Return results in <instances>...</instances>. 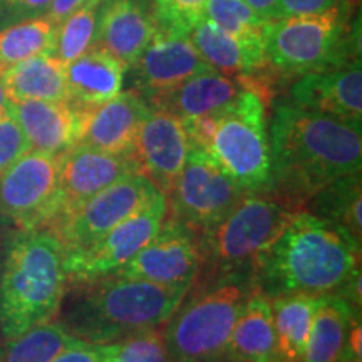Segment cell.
<instances>
[{
    "label": "cell",
    "mask_w": 362,
    "mask_h": 362,
    "mask_svg": "<svg viewBox=\"0 0 362 362\" xmlns=\"http://www.w3.org/2000/svg\"><path fill=\"white\" fill-rule=\"evenodd\" d=\"M7 98L17 101H69L66 64L56 56H35L0 71Z\"/></svg>",
    "instance_id": "cell-26"
},
{
    "label": "cell",
    "mask_w": 362,
    "mask_h": 362,
    "mask_svg": "<svg viewBox=\"0 0 362 362\" xmlns=\"http://www.w3.org/2000/svg\"><path fill=\"white\" fill-rule=\"evenodd\" d=\"M93 2V0H52L51 7L47 8L44 17H47L49 21L59 25L62 21L67 19L72 12H76L86 4Z\"/></svg>",
    "instance_id": "cell-39"
},
{
    "label": "cell",
    "mask_w": 362,
    "mask_h": 362,
    "mask_svg": "<svg viewBox=\"0 0 362 362\" xmlns=\"http://www.w3.org/2000/svg\"><path fill=\"white\" fill-rule=\"evenodd\" d=\"M361 173L339 178L307 202L305 210L336 226L356 243H362Z\"/></svg>",
    "instance_id": "cell-27"
},
{
    "label": "cell",
    "mask_w": 362,
    "mask_h": 362,
    "mask_svg": "<svg viewBox=\"0 0 362 362\" xmlns=\"http://www.w3.org/2000/svg\"><path fill=\"white\" fill-rule=\"evenodd\" d=\"M206 0H153L156 25L176 35H189L205 17Z\"/></svg>",
    "instance_id": "cell-34"
},
{
    "label": "cell",
    "mask_w": 362,
    "mask_h": 362,
    "mask_svg": "<svg viewBox=\"0 0 362 362\" xmlns=\"http://www.w3.org/2000/svg\"><path fill=\"white\" fill-rule=\"evenodd\" d=\"M101 362H173L165 341V324L123 341L96 344Z\"/></svg>",
    "instance_id": "cell-32"
},
{
    "label": "cell",
    "mask_w": 362,
    "mask_h": 362,
    "mask_svg": "<svg viewBox=\"0 0 362 362\" xmlns=\"http://www.w3.org/2000/svg\"><path fill=\"white\" fill-rule=\"evenodd\" d=\"M337 362H361V357L354 356L349 349H346V347H344L342 354H341V357H339Z\"/></svg>",
    "instance_id": "cell-44"
},
{
    "label": "cell",
    "mask_w": 362,
    "mask_h": 362,
    "mask_svg": "<svg viewBox=\"0 0 362 362\" xmlns=\"http://www.w3.org/2000/svg\"><path fill=\"white\" fill-rule=\"evenodd\" d=\"M149 104L134 89L121 90L111 101L86 111L79 143L115 155H131Z\"/></svg>",
    "instance_id": "cell-20"
},
{
    "label": "cell",
    "mask_w": 362,
    "mask_h": 362,
    "mask_svg": "<svg viewBox=\"0 0 362 362\" xmlns=\"http://www.w3.org/2000/svg\"><path fill=\"white\" fill-rule=\"evenodd\" d=\"M302 110L336 117L361 128L362 69L361 61L349 66L298 76L291 88V101Z\"/></svg>",
    "instance_id": "cell-17"
},
{
    "label": "cell",
    "mask_w": 362,
    "mask_h": 362,
    "mask_svg": "<svg viewBox=\"0 0 362 362\" xmlns=\"http://www.w3.org/2000/svg\"><path fill=\"white\" fill-rule=\"evenodd\" d=\"M297 214L296 208L267 194H245L218 225L200 237L203 262L194 282L230 274H250L253 260Z\"/></svg>",
    "instance_id": "cell-7"
},
{
    "label": "cell",
    "mask_w": 362,
    "mask_h": 362,
    "mask_svg": "<svg viewBox=\"0 0 362 362\" xmlns=\"http://www.w3.org/2000/svg\"><path fill=\"white\" fill-rule=\"evenodd\" d=\"M346 0H279L277 19H285L292 16H310V13L327 12L330 8L341 7Z\"/></svg>",
    "instance_id": "cell-37"
},
{
    "label": "cell",
    "mask_w": 362,
    "mask_h": 362,
    "mask_svg": "<svg viewBox=\"0 0 362 362\" xmlns=\"http://www.w3.org/2000/svg\"><path fill=\"white\" fill-rule=\"evenodd\" d=\"M8 111L24 131L29 151L59 156L79 143L86 111L69 101H11Z\"/></svg>",
    "instance_id": "cell-19"
},
{
    "label": "cell",
    "mask_w": 362,
    "mask_h": 362,
    "mask_svg": "<svg viewBox=\"0 0 362 362\" xmlns=\"http://www.w3.org/2000/svg\"><path fill=\"white\" fill-rule=\"evenodd\" d=\"M319 297L315 293H287L270 298L282 362L302 361Z\"/></svg>",
    "instance_id": "cell-28"
},
{
    "label": "cell",
    "mask_w": 362,
    "mask_h": 362,
    "mask_svg": "<svg viewBox=\"0 0 362 362\" xmlns=\"http://www.w3.org/2000/svg\"><path fill=\"white\" fill-rule=\"evenodd\" d=\"M51 362H101V356H99L96 344L79 341L74 346L67 347L57 357H54Z\"/></svg>",
    "instance_id": "cell-38"
},
{
    "label": "cell",
    "mask_w": 362,
    "mask_h": 362,
    "mask_svg": "<svg viewBox=\"0 0 362 362\" xmlns=\"http://www.w3.org/2000/svg\"><path fill=\"white\" fill-rule=\"evenodd\" d=\"M103 0H93L57 25L56 56L64 64L74 61L96 45L99 6Z\"/></svg>",
    "instance_id": "cell-31"
},
{
    "label": "cell",
    "mask_w": 362,
    "mask_h": 362,
    "mask_svg": "<svg viewBox=\"0 0 362 362\" xmlns=\"http://www.w3.org/2000/svg\"><path fill=\"white\" fill-rule=\"evenodd\" d=\"M57 25L47 17L17 22L0 30V71L35 56L56 54Z\"/></svg>",
    "instance_id": "cell-29"
},
{
    "label": "cell",
    "mask_w": 362,
    "mask_h": 362,
    "mask_svg": "<svg viewBox=\"0 0 362 362\" xmlns=\"http://www.w3.org/2000/svg\"><path fill=\"white\" fill-rule=\"evenodd\" d=\"M129 69L133 74V89L148 101L214 67L203 61L189 35L156 29L146 49Z\"/></svg>",
    "instance_id": "cell-15"
},
{
    "label": "cell",
    "mask_w": 362,
    "mask_h": 362,
    "mask_svg": "<svg viewBox=\"0 0 362 362\" xmlns=\"http://www.w3.org/2000/svg\"><path fill=\"white\" fill-rule=\"evenodd\" d=\"M253 287L250 274L193 282L165 322L173 362H230V336Z\"/></svg>",
    "instance_id": "cell-5"
},
{
    "label": "cell",
    "mask_w": 362,
    "mask_h": 362,
    "mask_svg": "<svg viewBox=\"0 0 362 362\" xmlns=\"http://www.w3.org/2000/svg\"><path fill=\"white\" fill-rule=\"evenodd\" d=\"M346 17L344 4L327 12L267 22V64L284 78H298L361 61V42L347 30Z\"/></svg>",
    "instance_id": "cell-6"
},
{
    "label": "cell",
    "mask_w": 362,
    "mask_h": 362,
    "mask_svg": "<svg viewBox=\"0 0 362 362\" xmlns=\"http://www.w3.org/2000/svg\"><path fill=\"white\" fill-rule=\"evenodd\" d=\"M272 173L260 194L305 210L329 183L361 173V128L291 103L279 104L270 119Z\"/></svg>",
    "instance_id": "cell-1"
},
{
    "label": "cell",
    "mask_w": 362,
    "mask_h": 362,
    "mask_svg": "<svg viewBox=\"0 0 362 362\" xmlns=\"http://www.w3.org/2000/svg\"><path fill=\"white\" fill-rule=\"evenodd\" d=\"M356 322H361V312L346 297L339 292L320 296L300 362H337Z\"/></svg>",
    "instance_id": "cell-25"
},
{
    "label": "cell",
    "mask_w": 362,
    "mask_h": 362,
    "mask_svg": "<svg viewBox=\"0 0 362 362\" xmlns=\"http://www.w3.org/2000/svg\"><path fill=\"white\" fill-rule=\"evenodd\" d=\"M346 349H349L352 354L357 357H362V327L361 322L352 324L349 329V337L346 341Z\"/></svg>",
    "instance_id": "cell-41"
},
{
    "label": "cell",
    "mask_w": 362,
    "mask_h": 362,
    "mask_svg": "<svg viewBox=\"0 0 362 362\" xmlns=\"http://www.w3.org/2000/svg\"><path fill=\"white\" fill-rule=\"evenodd\" d=\"M243 2H245L247 6L250 7L262 21H265V22L275 21V16H277L279 0H243Z\"/></svg>",
    "instance_id": "cell-40"
},
{
    "label": "cell",
    "mask_w": 362,
    "mask_h": 362,
    "mask_svg": "<svg viewBox=\"0 0 362 362\" xmlns=\"http://www.w3.org/2000/svg\"><path fill=\"white\" fill-rule=\"evenodd\" d=\"M242 83L232 76L210 69L193 76L176 88L148 99L149 107L166 111L181 121H192L211 115L228 106L240 90Z\"/></svg>",
    "instance_id": "cell-22"
},
{
    "label": "cell",
    "mask_w": 362,
    "mask_h": 362,
    "mask_svg": "<svg viewBox=\"0 0 362 362\" xmlns=\"http://www.w3.org/2000/svg\"><path fill=\"white\" fill-rule=\"evenodd\" d=\"M27 151H29V143L24 131L8 111V115L0 119V173L21 156H24Z\"/></svg>",
    "instance_id": "cell-35"
},
{
    "label": "cell",
    "mask_w": 362,
    "mask_h": 362,
    "mask_svg": "<svg viewBox=\"0 0 362 362\" xmlns=\"http://www.w3.org/2000/svg\"><path fill=\"white\" fill-rule=\"evenodd\" d=\"M189 39L203 61L225 76H248L267 66L264 33L235 35L203 17Z\"/></svg>",
    "instance_id": "cell-21"
},
{
    "label": "cell",
    "mask_w": 362,
    "mask_h": 362,
    "mask_svg": "<svg viewBox=\"0 0 362 362\" xmlns=\"http://www.w3.org/2000/svg\"><path fill=\"white\" fill-rule=\"evenodd\" d=\"M248 194L205 149L189 143L183 170L166 194V216L202 237Z\"/></svg>",
    "instance_id": "cell-9"
},
{
    "label": "cell",
    "mask_w": 362,
    "mask_h": 362,
    "mask_svg": "<svg viewBox=\"0 0 362 362\" xmlns=\"http://www.w3.org/2000/svg\"><path fill=\"white\" fill-rule=\"evenodd\" d=\"M200 235L166 216L156 237L112 277L192 287L202 270Z\"/></svg>",
    "instance_id": "cell-13"
},
{
    "label": "cell",
    "mask_w": 362,
    "mask_h": 362,
    "mask_svg": "<svg viewBox=\"0 0 362 362\" xmlns=\"http://www.w3.org/2000/svg\"><path fill=\"white\" fill-rule=\"evenodd\" d=\"M161 194L144 175H128L59 216L49 228L61 240L66 253L84 250Z\"/></svg>",
    "instance_id": "cell-10"
},
{
    "label": "cell",
    "mask_w": 362,
    "mask_h": 362,
    "mask_svg": "<svg viewBox=\"0 0 362 362\" xmlns=\"http://www.w3.org/2000/svg\"><path fill=\"white\" fill-rule=\"evenodd\" d=\"M189 149V138L183 121L170 112L149 107L134 141V158L141 175L163 193L171 187L183 170Z\"/></svg>",
    "instance_id": "cell-16"
},
{
    "label": "cell",
    "mask_w": 362,
    "mask_h": 362,
    "mask_svg": "<svg viewBox=\"0 0 362 362\" xmlns=\"http://www.w3.org/2000/svg\"><path fill=\"white\" fill-rule=\"evenodd\" d=\"M12 233H13L12 226L7 225L4 220H0V264H2L4 252H6L7 242H8V238H11Z\"/></svg>",
    "instance_id": "cell-42"
},
{
    "label": "cell",
    "mask_w": 362,
    "mask_h": 362,
    "mask_svg": "<svg viewBox=\"0 0 362 362\" xmlns=\"http://www.w3.org/2000/svg\"><path fill=\"white\" fill-rule=\"evenodd\" d=\"M230 362H282L274 327L272 300L260 288L248 293L228 344Z\"/></svg>",
    "instance_id": "cell-24"
},
{
    "label": "cell",
    "mask_w": 362,
    "mask_h": 362,
    "mask_svg": "<svg viewBox=\"0 0 362 362\" xmlns=\"http://www.w3.org/2000/svg\"><path fill=\"white\" fill-rule=\"evenodd\" d=\"M205 17L235 35L264 33L267 24L243 0H206Z\"/></svg>",
    "instance_id": "cell-33"
},
{
    "label": "cell",
    "mask_w": 362,
    "mask_h": 362,
    "mask_svg": "<svg viewBox=\"0 0 362 362\" xmlns=\"http://www.w3.org/2000/svg\"><path fill=\"white\" fill-rule=\"evenodd\" d=\"M361 269V245L310 211H298L253 260L252 282L270 298L337 292Z\"/></svg>",
    "instance_id": "cell-2"
},
{
    "label": "cell",
    "mask_w": 362,
    "mask_h": 362,
    "mask_svg": "<svg viewBox=\"0 0 362 362\" xmlns=\"http://www.w3.org/2000/svg\"><path fill=\"white\" fill-rule=\"evenodd\" d=\"M156 29L153 0H103L94 47L112 54L129 69Z\"/></svg>",
    "instance_id": "cell-18"
},
{
    "label": "cell",
    "mask_w": 362,
    "mask_h": 362,
    "mask_svg": "<svg viewBox=\"0 0 362 362\" xmlns=\"http://www.w3.org/2000/svg\"><path fill=\"white\" fill-rule=\"evenodd\" d=\"M59 211L57 156L27 151L0 173V220L13 230L49 228Z\"/></svg>",
    "instance_id": "cell-11"
},
{
    "label": "cell",
    "mask_w": 362,
    "mask_h": 362,
    "mask_svg": "<svg viewBox=\"0 0 362 362\" xmlns=\"http://www.w3.org/2000/svg\"><path fill=\"white\" fill-rule=\"evenodd\" d=\"M72 334L57 320L35 325L16 341L7 342L0 362H51L67 347L78 344Z\"/></svg>",
    "instance_id": "cell-30"
},
{
    "label": "cell",
    "mask_w": 362,
    "mask_h": 362,
    "mask_svg": "<svg viewBox=\"0 0 362 362\" xmlns=\"http://www.w3.org/2000/svg\"><path fill=\"white\" fill-rule=\"evenodd\" d=\"M188 291L124 277L71 284L56 320L79 341L117 342L165 324Z\"/></svg>",
    "instance_id": "cell-3"
},
{
    "label": "cell",
    "mask_w": 362,
    "mask_h": 362,
    "mask_svg": "<svg viewBox=\"0 0 362 362\" xmlns=\"http://www.w3.org/2000/svg\"><path fill=\"white\" fill-rule=\"evenodd\" d=\"M52 0H0V30L17 22L42 17Z\"/></svg>",
    "instance_id": "cell-36"
},
{
    "label": "cell",
    "mask_w": 362,
    "mask_h": 362,
    "mask_svg": "<svg viewBox=\"0 0 362 362\" xmlns=\"http://www.w3.org/2000/svg\"><path fill=\"white\" fill-rule=\"evenodd\" d=\"M267 104L243 88L216 112L215 131L205 151L247 193H262L270 181L272 156L267 131Z\"/></svg>",
    "instance_id": "cell-8"
},
{
    "label": "cell",
    "mask_w": 362,
    "mask_h": 362,
    "mask_svg": "<svg viewBox=\"0 0 362 362\" xmlns=\"http://www.w3.org/2000/svg\"><path fill=\"white\" fill-rule=\"evenodd\" d=\"M126 66L101 47H93L66 64L69 103L79 110H96L123 90Z\"/></svg>",
    "instance_id": "cell-23"
},
{
    "label": "cell",
    "mask_w": 362,
    "mask_h": 362,
    "mask_svg": "<svg viewBox=\"0 0 362 362\" xmlns=\"http://www.w3.org/2000/svg\"><path fill=\"white\" fill-rule=\"evenodd\" d=\"M165 218L166 200L161 194L148 208L117 225L90 247L66 253L69 285L112 277L156 237Z\"/></svg>",
    "instance_id": "cell-12"
},
{
    "label": "cell",
    "mask_w": 362,
    "mask_h": 362,
    "mask_svg": "<svg viewBox=\"0 0 362 362\" xmlns=\"http://www.w3.org/2000/svg\"><path fill=\"white\" fill-rule=\"evenodd\" d=\"M57 158L61 192V211L57 218L124 176L141 173L134 153L115 155L78 143Z\"/></svg>",
    "instance_id": "cell-14"
},
{
    "label": "cell",
    "mask_w": 362,
    "mask_h": 362,
    "mask_svg": "<svg viewBox=\"0 0 362 362\" xmlns=\"http://www.w3.org/2000/svg\"><path fill=\"white\" fill-rule=\"evenodd\" d=\"M69 279L66 250L51 228L13 230L0 264V336L12 342L56 320Z\"/></svg>",
    "instance_id": "cell-4"
},
{
    "label": "cell",
    "mask_w": 362,
    "mask_h": 362,
    "mask_svg": "<svg viewBox=\"0 0 362 362\" xmlns=\"http://www.w3.org/2000/svg\"><path fill=\"white\" fill-rule=\"evenodd\" d=\"M8 106H11V99L7 98L6 88H4L2 78H0V119L8 115Z\"/></svg>",
    "instance_id": "cell-43"
}]
</instances>
